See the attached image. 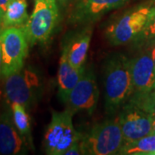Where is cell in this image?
<instances>
[{"label": "cell", "instance_id": "obj_18", "mask_svg": "<svg viewBox=\"0 0 155 155\" xmlns=\"http://www.w3.org/2000/svg\"><path fill=\"white\" fill-rule=\"evenodd\" d=\"M11 110L14 123L17 130L23 136H28L30 133V120L25 110V106L18 103H12Z\"/></svg>", "mask_w": 155, "mask_h": 155}, {"label": "cell", "instance_id": "obj_2", "mask_svg": "<svg viewBox=\"0 0 155 155\" xmlns=\"http://www.w3.org/2000/svg\"><path fill=\"white\" fill-rule=\"evenodd\" d=\"M123 144L124 139L118 118L97 123L80 139L82 154H118Z\"/></svg>", "mask_w": 155, "mask_h": 155}, {"label": "cell", "instance_id": "obj_27", "mask_svg": "<svg viewBox=\"0 0 155 155\" xmlns=\"http://www.w3.org/2000/svg\"><path fill=\"white\" fill-rule=\"evenodd\" d=\"M3 17H4V16H3V14L1 13V11H0V22H2V19H3Z\"/></svg>", "mask_w": 155, "mask_h": 155}, {"label": "cell", "instance_id": "obj_22", "mask_svg": "<svg viewBox=\"0 0 155 155\" xmlns=\"http://www.w3.org/2000/svg\"><path fill=\"white\" fill-rule=\"evenodd\" d=\"M11 0H0V11L3 14V16L7 9V6L11 3Z\"/></svg>", "mask_w": 155, "mask_h": 155}, {"label": "cell", "instance_id": "obj_6", "mask_svg": "<svg viewBox=\"0 0 155 155\" xmlns=\"http://www.w3.org/2000/svg\"><path fill=\"white\" fill-rule=\"evenodd\" d=\"M151 8L145 6L124 14L109 26L106 37L114 46L123 45L139 38L147 23Z\"/></svg>", "mask_w": 155, "mask_h": 155}, {"label": "cell", "instance_id": "obj_20", "mask_svg": "<svg viewBox=\"0 0 155 155\" xmlns=\"http://www.w3.org/2000/svg\"><path fill=\"white\" fill-rule=\"evenodd\" d=\"M82 154V149L80 145V140H77L67 150L65 155H79Z\"/></svg>", "mask_w": 155, "mask_h": 155}, {"label": "cell", "instance_id": "obj_16", "mask_svg": "<svg viewBox=\"0 0 155 155\" xmlns=\"http://www.w3.org/2000/svg\"><path fill=\"white\" fill-rule=\"evenodd\" d=\"M118 154L155 155V134H150L137 140L124 143Z\"/></svg>", "mask_w": 155, "mask_h": 155}, {"label": "cell", "instance_id": "obj_17", "mask_svg": "<svg viewBox=\"0 0 155 155\" xmlns=\"http://www.w3.org/2000/svg\"><path fill=\"white\" fill-rule=\"evenodd\" d=\"M127 102L155 116V88L146 92H134Z\"/></svg>", "mask_w": 155, "mask_h": 155}, {"label": "cell", "instance_id": "obj_14", "mask_svg": "<svg viewBox=\"0 0 155 155\" xmlns=\"http://www.w3.org/2000/svg\"><path fill=\"white\" fill-rule=\"evenodd\" d=\"M23 149V142L16 129L9 122L0 123V153L18 154Z\"/></svg>", "mask_w": 155, "mask_h": 155}, {"label": "cell", "instance_id": "obj_10", "mask_svg": "<svg viewBox=\"0 0 155 155\" xmlns=\"http://www.w3.org/2000/svg\"><path fill=\"white\" fill-rule=\"evenodd\" d=\"M127 2V0H75L72 5L69 22L75 24L91 23Z\"/></svg>", "mask_w": 155, "mask_h": 155}, {"label": "cell", "instance_id": "obj_5", "mask_svg": "<svg viewBox=\"0 0 155 155\" xmlns=\"http://www.w3.org/2000/svg\"><path fill=\"white\" fill-rule=\"evenodd\" d=\"M28 40L22 27L4 28L0 35L2 75L8 77L23 68L28 54Z\"/></svg>", "mask_w": 155, "mask_h": 155}, {"label": "cell", "instance_id": "obj_3", "mask_svg": "<svg viewBox=\"0 0 155 155\" xmlns=\"http://www.w3.org/2000/svg\"><path fill=\"white\" fill-rule=\"evenodd\" d=\"M59 11L56 0H35L33 12L22 26L29 44L42 43L49 39L59 22Z\"/></svg>", "mask_w": 155, "mask_h": 155}, {"label": "cell", "instance_id": "obj_12", "mask_svg": "<svg viewBox=\"0 0 155 155\" xmlns=\"http://www.w3.org/2000/svg\"><path fill=\"white\" fill-rule=\"evenodd\" d=\"M84 71V67L77 69L72 67L67 59L65 51H62L58 72V83L59 94L64 102L66 101L71 91L74 88V86L80 79Z\"/></svg>", "mask_w": 155, "mask_h": 155}, {"label": "cell", "instance_id": "obj_4", "mask_svg": "<svg viewBox=\"0 0 155 155\" xmlns=\"http://www.w3.org/2000/svg\"><path fill=\"white\" fill-rule=\"evenodd\" d=\"M74 113L70 110L54 111L44 136V148L49 155H65L74 142L81 139L72 123Z\"/></svg>", "mask_w": 155, "mask_h": 155}, {"label": "cell", "instance_id": "obj_23", "mask_svg": "<svg viewBox=\"0 0 155 155\" xmlns=\"http://www.w3.org/2000/svg\"><path fill=\"white\" fill-rule=\"evenodd\" d=\"M152 41H153V44H152V48L150 49V52H151V55H152V58H153V64H154L155 67V40Z\"/></svg>", "mask_w": 155, "mask_h": 155}, {"label": "cell", "instance_id": "obj_21", "mask_svg": "<svg viewBox=\"0 0 155 155\" xmlns=\"http://www.w3.org/2000/svg\"><path fill=\"white\" fill-rule=\"evenodd\" d=\"M74 1L75 0H56L57 5L59 6V9H61V10L66 9L69 5H72Z\"/></svg>", "mask_w": 155, "mask_h": 155}, {"label": "cell", "instance_id": "obj_24", "mask_svg": "<svg viewBox=\"0 0 155 155\" xmlns=\"http://www.w3.org/2000/svg\"><path fill=\"white\" fill-rule=\"evenodd\" d=\"M2 67H3V59H2V49L0 45V75L2 74Z\"/></svg>", "mask_w": 155, "mask_h": 155}, {"label": "cell", "instance_id": "obj_9", "mask_svg": "<svg viewBox=\"0 0 155 155\" xmlns=\"http://www.w3.org/2000/svg\"><path fill=\"white\" fill-rule=\"evenodd\" d=\"M39 87V78L32 70L22 68L6 77V96L11 103H18L27 107L35 100Z\"/></svg>", "mask_w": 155, "mask_h": 155}, {"label": "cell", "instance_id": "obj_26", "mask_svg": "<svg viewBox=\"0 0 155 155\" xmlns=\"http://www.w3.org/2000/svg\"><path fill=\"white\" fill-rule=\"evenodd\" d=\"M4 29V26H3V23L2 22H0V35H1V32H2V30Z\"/></svg>", "mask_w": 155, "mask_h": 155}, {"label": "cell", "instance_id": "obj_11", "mask_svg": "<svg viewBox=\"0 0 155 155\" xmlns=\"http://www.w3.org/2000/svg\"><path fill=\"white\" fill-rule=\"evenodd\" d=\"M130 69L134 92H146L155 88V67L150 50L131 60Z\"/></svg>", "mask_w": 155, "mask_h": 155}, {"label": "cell", "instance_id": "obj_13", "mask_svg": "<svg viewBox=\"0 0 155 155\" xmlns=\"http://www.w3.org/2000/svg\"><path fill=\"white\" fill-rule=\"evenodd\" d=\"M91 35L88 30L77 34L64 46L67 59L72 67L79 69L84 67L88 54L89 46L91 42Z\"/></svg>", "mask_w": 155, "mask_h": 155}, {"label": "cell", "instance_id": "obj_15", "mask_svg": "<svg viewBox=\"0 0 155 155\" xmlns=\"http://www.w3.org/2000/svg\"><path fill=\"white\" fill-rule=\"evenodd\" d=\"M26 0H11L2 19L4 28L22 27L28 21Z\"/></svg>", "mask_w": 155, "mask_h": 155}, {"label": "cell", "instance_id": "obj_19", "mask_svg": "<svg viewBox=\"0 0 155 155\" xmlns=\"http://www.w3.org/2000/svg\"><path fill=\"white\" fill-rule=\"evenodd\" d=\"M139 37L149 41L155 40V7L151 8L144 29Z\"/></svg>", "mask_w": 155, "mask_h": 155}, {"label": "cell", "instance_id": "obj_8", "mask_svg": "<svg viewBox=\"0 0 155 155\" xmlns=\"http://www.w3.org/2000/svg\"><path fill=\"white\" fill-rule=\"evenodd\" d=\"M117 118L124 143L132 142L152 134L153 116L128 102L121 108Z\"/></svg>", "mask_w": 155, "mask_h": 155}, {"label": "cell", "instance_id": "obj_25", "mask_svg": "<svg viewBox=\"0 0 155 155\" xmlns=\"http://www.w3.org/2000/svg\"><path fill=\"white\" fill-rule=\"evenodd\" d=\"M152 134H155V116L153 120V127H152Z\"/></svg>", "mask_w": 155, "mask_h": 155}, {"label": "cell", "instance_id": "obj_7", "mask_svg": "<svg viewBox=\"0 0 155 155\" xmlns=\"http://www.w3.org/2000/svg\"><path fill=\"white\" fill-rule=\"evenodd\" d=\"M98 97L99 91L94 72L91 68H84L80 79L69 93L65 103L67 105V109L73 113L82 111L91 115L97 108Z\"/></svg>", "mask_w": 155, "mask_h": 155}, {"label": "cell", "instance_id": "obj_1", "mask_svg": "<svg viewBox=\"0 0 155 155\" xmlns=\"http://www.w3.org/2000/svg\"><path fill=\"white\" fill-rule=\"evenodd\" d=\"M134 93L130 61L122 55L107 61L104 72L105 110L113 115L127 103Z\"/></svg>", "mask_w": 155, "mask_h": 155}]
</instances>
